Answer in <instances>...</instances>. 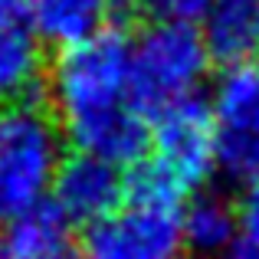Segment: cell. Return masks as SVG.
Listing matches in <instances>:
<instances>
[{
    "label": "cell",
    "mask_w": 259,
    "mask_h": 259,
    "mask_svg": "<svg viewBox=\"0 0 259 259\" xmlns=\"http://www.w3.org/2000/svg\"><path fill=\"white\" fill-rule=\"evenodd\" d=\"M50 99L79 151L108 164H138L151 145L148 118L132 99V43L105 26L59 53Z\"/></svg>",
    "instance_id": "1"
},
{
    "label": "cell",
    "mask_w": 259,
    "mask_h": 259,
    "mask_svg": "<svg viewBox=\"0 0 259 259\" xmlns=\"http://www.w3.org/2000/svg\"><path fill=\"white\" fill-rule=\"evenodd\" d=\"M63 164V138L50 112L30 99L0 108V223L43 203Z\"/></svg>",
    "instance_id": "2"
},
{
    "label": "cell",
    "mask_w": 259,
    "mask_h": 259,
    "mask_svg": "<svg viewBox=\"0 0 259 259\" xmlns=\"http://www.w3.org/2000/svg\"><path fill=\"white\" fill-rule=\"evenodd\" d=\"M210 53L194 26L154 23L132 43V99L141 115L184 102L200 89L210 69Z\"/></svg>",
    "instance_id": "3"
},
{
    "label": "cell",
    "mask_w": 259,
    "mask_h": 259,
    "mask_svg": "<svg viewBox=\"0 0 259 259\" xmlns=\"http://www.w3.org/2000/svg\"><path fill=\"white\" fill-rule=\"evenodd\" d=\"M181 213L171 207H118L85 233V259H184Z\"/></svg>",
    "instance_id": "4"
},
{
    "label": "cell",
    "mask_w": 259,
    "mask_h": 259,
    "mask_svg": "<svg viewBox=\"0 0 259 259\" xmlns=\"http://www.w3.org/2000/svg\"><path fill=\"white\" fill-rule=\"evenodd\" d=\"M217 164L240 181H259V69L233 66L213 92Z\"/></svg>",
    "instance_id": "5"
},
{
    "label": "cell",
    "mask_w": 259,
    "mask_h": 259,
    "mask_svg": "<svg viewBox=\"0 0 259 259\" xmlns=\"http://www.w3.org/2000/svg\"><path fill=\"white\" fill-rule=\"evenodd\" d=\"M154 161L171 171L184 190H197L217 167V121L213 108L197 95L161 108L151 128Z\"/></svg>",
    "instance_id": "6"
},
{
    "label": "cell",
    "mask_w": 259,
    "mask_h": 259,
    "mask_svg": "<svg viewBox=\"0 0 259 259\" xmlns=\"http://www.w3.org/2000/svg\"><path fill=\"white\" fill-rule=\"evenodd\" d=\"M53 207L69 223H99L121 207L125 200V177L118 167L102 158L79 151L63 158L56 177H53Z\"/></svg>",
    "instance_id": "7"
},
{
    "label": "cell",
    "mask_w": 259,
    "mask_h": 259,
    "mask_svg": "<svg viewBox=\"0 0 259 259\" xmlns=\"http://www.w3.org/2000/svg\"><path fill=\"white\" fill-rule=\"evenodd\" d=\"M200 36L213 63L227 69L249 66V59L259 56V0H210Z\"/></svg>",
    "instance_id": "8"
},
{
    "label": "cell",
    "mask_w": 259,
    "mask_h": 259,
    "mask_svg": "<svg viewBox=\"0 0 259 259\" xmlns=\"http://www.w3.org/2000/svg\"><path fill=\"white\" fill-rule=\"evenodd\" d=\"M72 223L53 203L13 217L0 230V259H69Z\"/></svg>",
    "instance_id": "9"
},
{
    "label": "cell",
    "mask_w": 259,
    "mask_h": 259,
    "mask_svg": "<svg viewBox=\"0 0 259 259\" xmlns=\"http://www.w3.org/2000/svg\"><path fill=\"white\" fill-rule=\"evenodd\" d=\"M26 4L36 36L63 50L105 30L118 10V0H26Z\"/></svg>",
    "instance_id": "10"
},
{
    "label": "cell",
    "mask_w": 259,
    "mask_h": 259,
    "mask_svg": "<svg viewBox=\"0 0 259 259\" xmlns=\"http://www.w3.org/2000/svg\"><path fill=\"white\" fill-rule=\"evenodd\" d=\"M184 246L200 256H223L240 236L236 207L217 194H197L181 213Z\"/></svg>",
    "instance_id": "11"
},
{
    "label": "cell",
    "mask_w": 259,
    "mask_h": 259,
    "mask_svg": "<svg viewBox=\"0 0 259 259\" xmlns=\"http://www.w3.org/2000/svg\"><path fill=\"white\" fill-rule=\"evenodd\" d=\"M151 23H167V26H194L203 20L210 0H132Z\"/></svg>",
    "instance_id": "12"
},
{
    "label": "cell",
    "mask_w": 259,
    "mask_h": 259,
    "mask_svg": "<svg viewBox=\"0 0 259 259\" xmlns=\"http://www.w3.org/2000/svg\"><path fill=\"white\" fill-rule=\"evenodd\" d=\"M236 217H240V236L249 246L259 249V181L246 184L243 200H240V207H236Z\"/></svg>",
    "instance_id": "13"
},
{
    "label": "cell",
    "mask_w": 259,
    "mask_h": 259,
    "mask_svg": "<svg viewBox=\"0 0 259 259\" xmlns=\"http://www.w3.org/2000/svg\"><path fill=\"white\" fill-rule=\"evenodd\" d=\"M23 30H33L30 23V4L26 0H0V43Z\"/></svg>",
    "instance_id": "14"
},
{
    "label": "cell",
    "mask_w": 259,
    "mask_h": 259,
    "mask_svg": "<svg viewBox=\"0 0 259 259\" xmlns=\"http://www.w3.org/2000/svg\"><path fill=\"white\" fill-rule=\"evenodd\" d=\"M223 259H259V249H256V246H249L243 236H236L233 246L223 253Z\"/></svg>",
    "instance_id": "15"
}]
</instances>
